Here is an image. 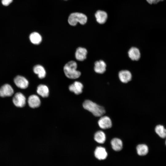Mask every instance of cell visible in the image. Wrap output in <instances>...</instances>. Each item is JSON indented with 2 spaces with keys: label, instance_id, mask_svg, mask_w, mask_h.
Returning a JSON list of instances; mask_svg holds the SVG:
<instances>
[{
  "label": "cell",
  "instance_id": "1",
  "mask_svg": "<svg viewBox=\"0 0 166 166\" xmlns=\"http://www.w3.org/2000/svg\"><path fill=\"white\" fill-rule=\"evenodd\" d=\"M77 65L76 62L71 61L64 65V72L65 76L71 79H75L79 78L81 75V72L77 70Z\"/></svg>",
  "mask_w": 166,
  "mask_h": 166
},
{
  "label": "cell",
  "instance_id": "2",
  "mask_svg": "<svg viewBox=\"0 0 166 166\" xmlns=\"http://www.w3.org/2000/svg\"><path fill=\"white\" fill-rule=\"evenodd\" d=\"M84 108L91 112L96 117H101L105 113V110L102 106L89 100H86L83 103Z\"/></svg>",
  "mask_w": 166,
  "mask_h": 166
},
{
  "label": "cell",
  "instance_id": "3",
  "mask_svg": "<svg viewBox=\"0 0 166 166\" xmlns=\"http://www.w3.org/2000/svg\"><path fill=\"white\" fill-rule=\"evenodd\" d=\"M87 20V18L85 14L80 13H74L70 14L69 16L68 22L71 26H75L78 22L80 24H85Z\"/></svg>",
  "mask_w": 166,
  "mask_h": 166
},
{
  "label": "cell",
  "instance_id": "4",
  "mask_svg": "<svg viewBox=\"0 0 166 166\" xmlns=\"http://www.w3.org/2000/svg\"><path fill=\"white\" fill-rule=\"evenodd\" d=\"M26 99L25 96L20 92L16 93L12 99L14 105L18 108L24 107L26 104Z\"/></svg>",
  "mask_w": 166,
  "mask_h": 166
},
{
  "label": "cell",
  "instance_id": "5",
  "mask_svg": "<svg viewBox=\"0 0 166 166\" xmlns=\"http://www.w3.org/2000/svg\"><path fill=\"white\" fill-rule=\"evenodd\" d=\"M14 93V90L9 84H5L0 88V96L2 97L11 96Z\"/></svg>",
  "mask_w": 166,
  "mask_h": 166
},
{
  "label": "cell",
  "instance_id": "6",
  "mask_svg": "<svg viewBox=\"0 0 166 166\" xmlns=\"http://www.w3.org/2000/svg\"><path fill=\"white\" fill-rule=\"evenodd\" d=\"M14 83L16 85L21 89H26L29 85L28 80L25 77L21 76H17L14 79Z\"/></svg>",
  "mask_w": 166,
  "mask_h": 166
},
{
  "label": "cell",
  "instance_id": "7",
  "mask_svg": "<svg viewBox=\"0 0 166 166\" xmlns=\"http://www.w3.org/2000/svg\"><path fill=\"white\" fill-rule=\"evenodd\" d=\"M98 124L99 127L103 129L110 128L112 126V122L110 119L106 116L101 117L98 121Z\"/></svg>",
  "mask_w": 166,
  "mask_h": 166
},
{
  "label": "cell",
  "instance_id": "8",
  "mask_svg": "<svg viewBox=\"0 0 166 166\" xmlns=\"http://www.w3.org/2000/svg\"><path fill=\"white\" fill-rule=\"evenodd\" d=\"M94 154L95 157L100 160L105 159L108 156L105 148L101 146L96 147L94 151Z\"/></svg>",
  "mask_w": 166,
  "mask_h": 166
},
{
  "label": "cell",
  "instance_id": "9",
  "mask_svg": "<svg viewBox=\"0 0 166 166\" xmlns=\"http://www.w3.org/2000/svg\"><path fill=\"white\" fill-rule=\"evenodd\" d=\"M95 16L97 22L101 24L105 23L108 17V14L106 12L100 10L96 11Z\"/></svg>",
  "mask_w": 166,
  "mask_h": 166
},
{
  "label": "cell",
  "instance_id": "10",
  "mask_svg": "<svg viewBox=\"0 0 166 166\" xmlns=\"http://www.w3.org/2000/svg\"><path fill=\"white\" fill-rule=\"evenodd\" d=\"M87 54V51L85 48L79 47L75 51V57L77 60L82 61L86 58Z\"/></svg>",
  "mask_w": 166,
  "mask_h": 166
},
{
  "label": "cell",
  "instance_id": "11",
  "mask_svg": "<svg viewBox=\"0 0 166 166\" xmlns=\"http://www.w3.org/2000/svg\"><path fill=\"white\" fill-rule=\"evenodd\" d=\"M83 88V84L80 82L75 81L69 86V90L77 95L81 94Z\"/></svg>",
  "mask_w": 166,
  "mask_h": 166
},
{
  "label": "cell",
  "instance_id": "12",
  "mask_svg": "<svg viewBox=\"0 0 166 166\" xmlns=\"http://www.w3.org/2000/svg\"><path fill=\"white\" fill-rule=\"evenodd\" d=\"M28 103L30 107L32 108H35L38 107L40 105L41 101L38 96L32 95L28 97Z\"/></svg>",
  "mask_w": 166,
  "mask_h": 166
},
{
  "label": "cell",
  "instance_id": "13",
  "mask_svg": "<svg viewBox=\"0 0 166 166\" xmlns=\"http://www.w3.org/2000/svg\"><path fill=\"white\" fill-rule=\"evenodd\" d=\"M119 79L124 83H127L130 81L132 78V74L130 71L127 70L120 71L118 74Z\"/></svg>",
  "mask_w": 166,
  "mask_h": 166
},
{
  "label": "cell",
  "instance_id": "14",
  "mask_svg": "<svg viewBox=\"0 0 166 166\" xmlns=\"http://www.w3.org/2000/svg\"><path fill=\"white\" fill-rule=\"evenodd\" d=\"M106 64L103 61H97L95 63L94 70L97 73H103L106 70Z\"/></svg>",
  "mask_w": 166,
  "mask_h": 166
},
{
  "label": "cell",
  "instance_id": "15",
  "mask_svg": "<svg viewBox=\"0 0 166 166\" xmlns=\"http://www.w3.org/2000/svg\"><path fill=\"white\" fill-rule=\"evenodd\" d=\"M128 53L129 57L133 61L138 60L140 57L139 49L135 47L131 48L129 50Z\"/></svg>",
  "mask_w": 166,
  "mask_h": 166
},
{
  "label": "cell",
  "instance_id": "16",
  "mask_svg": "<svg viewBox=\"0 0 166 166\" xmlns=\"http://www.w3.org/2000/svg\"><path fill=\"white\" fill-rule=\"evenodd\" d=\"M33 71L37 74L40 79H43L46 76V72L44 68L42 65H37L34 67Z\"/></svg>",
  "mask_w": 166,
  "mask_h": 166
},
{
  "label": "cell",
  "instance_id": "17",
  "mask_svg": "<svg viewBox=\"0 0 166 166\" xmlns=\"http://www.w3.org/2000/svg\"><path fill=\"white\" fill-rule=\"evenodd\" d=\"M37 92L38 94L43 97H48L49 94V89L48 87L43 84H40L37 87Z\"/></svg>",
  "mask_w": 166,
  "mask_h": 166
},
{
  "label": "cell",
  "instance_id": "18",
  "mask_svg": "<svg viewBox=\"0 0 166 166\" xmlns=\"http://www.w3.org/2000/svg\"><path fill=\"white\" fill-rule=\"evenodd\" d=\"M29 38L31 42L34 45L39 44L42 41V36L37 32L31 33L30 35Z\"/></svg>",
  "mask_w": 166,
  "mask_h": 166
},
{
  "label": "cell",
  "instance_id": "19",
  "mask_svg": "<svg viewBox=\"0 0 166 166\" xmlns=\"http://www.w3.org/2000/svg\"><path fill=\"white\" fill-rule=\"evenodd\" d=\"M112 147L113 149L116 151L121 150L123 148V143L121 140L118 138H114L111 141Z\"/></svg>",
  "mask_w": 166,
  "mask_h": 166
},
{
  "label": "cell",
  "instance_id": "20",
  "mask_svg": "<svg viewBox=\"0 0 166 166\" xmlns=\"http://www.w3.org/2000/svg\"><path fill=\"white\" fill-rule=\"evenodd\" d=\"M94 139L97 142L100 144H103L105 141L106 136L103 131H99L95 133Z\"/></svg>",
  "mask_w": 166,
  "mask_h": 166
},
{
  "label": "cell",
  "instance_id": "21",
  "mask_svg": "<svg viewBox=\"0 0 166 166\" xmlns=\"http://www.w3.org/2000/svg\"><path fill=\"white\" fill-rule=\"evenodd\" d=\"M136 149L137 153L139 156H145L148 152V147L145 144H142L138 145L136 147Z\"/></svg>",
  "mask_w": 166,
  "mask_h": 166
},
{
  "label": "cell",
  "instance_id": "22",
  "mask_svg": "<svg viewBox=\"0 0 166 166\" xmlns=\"http://www.w3.org/2000/svg\"><path fill=\"white\" fill-rule=\"evenodd\" d=\"M156 133L160 137L164 138L166 137V129L161 125H157L155 128Z\"/></svg>",
  "mask_w": 166,
  "mask_h": 166
},
{
  "label": "cell",
  "instance_id": "23",
  "mask_svg": "<svg viewBox=\"0 0 166 166\" xmlns=\"http://www.w3.org/2000/svg\"><path fill=\"white\" fill-rule=\"evenodd\" d=\"M13 0H2V4L5 6H7L11 3Z\"/></svg>",
  "mask_w": 166,
  "mask_h": 166
},
{
  "label": "cell",
  "instance_id": "24",
  "mask_svg": "<svg viewBox=\"0 0 166 166\" xmlns=\"http://www.w3.org/2000/svg\"><path fill=\"white\" fill-rule=\"evenodd\" d=\"M147 2L149 4H156L160 1L161 0H146Z\"/></svg>",
  "mask_w": 166,
  "mask_h": 166
},
{
  "label": "cell",
  "instance_id": "25",
  "mask_svg": "<svg viewBox=\"0 0 166 166\" xmlns=\"http://www.w3.org/2000/svg\"><path fill=\"white\" fill-rule=\"evenodd\" d=\"M165 144H166V141H165Z\"/></svg>",
  "mask_w": 166,
  "mask_h": 166
},
{
  "label": "cell",
  "instance_id": "26",
  "mask_svg": "<svg viewBox=\"0 0 166 166\" xmlns=\"http://www.w3.org/2000/svg\"><path fill=\"white\" fill-rule=\"evenodd\" d=\"M161 0V1H163L164 0Z\"/></svg>",
  "mask_w": 166,
  "mask_h": 166
}]
</instances>
